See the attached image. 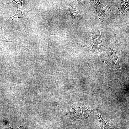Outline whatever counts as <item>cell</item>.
<instances>
[{
    "instance_id": "obj_6",
    "label": "cell",
    "mask_w": 129,
    "mask_h": 129,
    "mask_svg": "<svg viewBox=\"0 0 129 129\" xmlns=\"http://www.w3.org/2000/svg\"><path fill=\"white\" fill-rule=\"evenodd\" d=\"M22 9H21L19 10H18L15 15L11 17L13 18L11 21L14 18H16L17 19L18 18H23V16L22 13Z\"/></svg>"
},
{
    "instance_id": "obj_1",
    "label": "cell",
    "mask_w": 129,
    "mask_h": 129,
    "mask_svg": "<svg viewBox=\"0 0 129 129\" xmlns=\"http://www.w3.org/2000/svg\"><path fill=\"white\" fill-rule=\"evenodd\" d=\"M91 112L85 105L78 102L74 103L69 108L68 115L72 120L78 121L87 119Z\"/></svg>"
},
{
    "instance_id": "obj_3",
    "label": "cell",
    "mask_w": 129,
    "mask_h": 129,
    "mask_svg": "<svg viewBox=\"0 0 129 129\" xmlns=\"http://www.w3.org/2000/svg\"><path fill=\"white\" fill-rule=\"evenodd\" d=\"M94 13L99 16L101 21L103 22L104 20L107 18L111 12L109 7L100 3L98 0H90Z\"/></svg>"
},
{
    "instance_id": "obj_4",
    "label": "cell",
    "mask_w": 129,
    "mask_h": 129,
    "mask_svg": "<svg viewBox=\"0 0 129 129\" xmlns=\"http://www.w3.org/2000/svg\"><path fill=\"white\" fill-rule=\"evenodd\" d=\"M91 112L94 113L98 117L99 125L101 129H115L113 124L106 122L102 118L101 115V111L99 109L97 108L93 109Z\"/></svg>"
},
{
    "instance_id": "obj_7",
    "label": "cell",
    "mask_w": 129,
    "mask_h": 129,
    "mask_svg": "<svg viewBox=\"0 0 129 129\" xmlns=\"http://www.w3.org/2000/svg\"><path fill=\"white\" fill-rule=\"evenodd\" d=\"M0 37L1 38H0V44L1 46L2 45H4L5 43L6 42H7V41L5 36H2Z\"/></svg>"
},
{
    "instance_id": "obj_2",
    "label": "cell",
    "mask_w": 129,
    "mask_h": 129,
    "mask_svg": "<svg viewBox=\"0 0 129 129\" xmlns=\"http://www.w3.org/2000/svg\"><path fill=\"white\" fill-rule=\"evenodd\" d=\"M86 43L89 49L94 53L99 54L104 49V46L102 42L100 30L93 33Z\"/></svg>"
},
{
    "instance_id": "obj_5",
    "label": "cell",
    "mask_w": 129,
    "mask_h": 129,
    "mask_svg": "<svg viewBox=\"0 0 129 129\" xmlns=\"http://www.w3.org/2000/svg\"><path fill=\"white\" fill-rule=\"evenodd\" d=\"M119 4L118 9L122 14L129 11V0H120L119 1Z\"/></svg>"
}]
</instances>
